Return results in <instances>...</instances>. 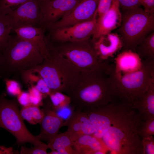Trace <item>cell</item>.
Masks as SVG:
<instances>
[{"label": "cell", "instance_id": "1", "mask_svg": "<svg viewBox=\"0 0 154 154\" xmlns=\"http://www.w3.org/2000/svg\"><path fill=\"white\" fill-rule=\"evenodd\" d=\"M108 151L118 154H142L140 131L144 120L136 110L117 100L83 110Z\"/></svg>", "mask_w": 154, "mask_h": 154}, {"label": "cell", "instance_id": "2", "mask_svg": "<svg viewBox=\"0 0 154 154\" xmlns=\"http://www.w3.org/2000/svg\"><path fill=\"white\" fill-rule=\"evenodd\" d=\"M110 72L102 70L80 71L66 93L71 104L82 110L106 105L114 100Z\"/></svg>", "mask_w": 154, "mask_h": 154}, {"label": "cell", "instance_id": "3", "mask_svg": "<svg viewBox=\"0 0 154 154\" xmlns=\"http://www.w3.org/2000/svg\"><path fill=\"white\" fill-rule=\"evenodd\" d=\"M139 70L131 73H115L114 68L110 74L114 100L131 107L147 91L154 81V61H142Z\"/></svg>", "mask_w": 154, "mask_h": 154}, {"label": "cell", "instance_id": "4", "mask_svg": "<svg viewBox=\"0 0 154 154\" xmlns=\"http://www.w3.org/2000/svg\"><path fill=\"white\" fill-rule=\"evenodd\" d=\"M46 46L50 57L30 69L43 79L51 92L66 93L80 71L64 56Z\"/></svg>", "mask_w": 154, "mask_h": 154}, {"label": "cell", "instance_id": "5", "mask_svg": "<svg viewBox=\"0 0 154 154\" xmlns=\"http://www.w3.org/2000/svg\"><path fill=\"white\" fill-rule=\"evenodd\" d=\"M44 58L31 43L17 35H10L3 53V75L31 69L41 63Z\"/></svg>", "mask_w": 154, "mask_h": 154}, {"label": "cell", "instance_id": "6", "mask_svg": "<svg viewBox=\"0 0 154 154\" xmlns=\"http://www.w3.org/2000/svg\"><path fill=\"white\" fill-rule=\"evenodd\" d=\"M117 32L123 42L122 50L134 51L148 34L154 31V14L146 13L140 7L122 10Z\"/></svg>", "mask_w": 154, "mask_h": 154}, {"label": "cell", "instance_id": "7", "mask_svg": "<svg viewBox=\"0 0 154 154\" xmlns=\"http://www.w3.org/2000/svg\"><path fill=\"white\" fill-rule=\"evenodd\" d=\"M47 45L67 59L80 71L108 70L112 66L98 58L92 40L78 42H51L46 40Z\"/></svg>", "mask_w": 154, "mask_h": 154}, {"label": "cell", "instance_id": "8", "mask_svg": "<svg viewBox=\"0 0 154 154\" xmlns=\"http://www.w3.org/2000/svg\"><path fill=\"white\" fill-rule=\"evenodd\" d=\"M6 96L4 92L0 96V127L13 135L19 145L29 142L36 146L43 143L27 128L20 115L16 100H9Z\"/></svg>", "mask_w": 154, "mask_h": 154}, {"label": "cell", "instance_id": "9", "mask_svg": "<svg viewBox=\"0 0 154 154\" xmlns=\"http://www.w3.org/2000/svg\"><path fill=\"white\" fill-rule=\"evenodd\" d=\"M97 17V13L88 21L50 31L45 38L53 43L78 42L89 39L95 32Z\"/></svg>", "mask_w": 154, "mask_h": 154}, {"label": "cell", "instance_id": "10", "mask_svg": "<svg viewBox=\"0 0 154 154\" xmlns=\"http://www.w3.org/2000/svg\"><path fill=\"white\" fill-rule=\"evenodd\" d=\"M6 15L12 31L27 27H39L40 8L39 0H28Z\"/></svg>", "mask_w": 154, "mask_h": 154}, {"label": "cell", "instance_id": "11", "mask_svg": "<svg viewBox=\"0 0 154 154\" xmlns=\"http://www.w3.org/2000/svg\"><path fill=\"white\" fill-rule=\"evenodd\" d=\"M99 0H82L69 13L45 29L49 31L63 27L72 25L92 19L97 13Z\"/></svg>", "mask_w": 154, "mask_h": 154}, {"label": "cell", "instance_id": "12", "mask_svg": "<svg viewBox=\"0 0 154 154\" xmlns=\"http://www.w3.org/2000/svg\"><path fill=\"white\" fill-rule=\"evenodd\" d=\"M80 1L76 0H39L40 8L39 27L45 30L47 26L58 21L69 13Z\"/></svg>", "mask_w": 154, "mask_h": 154}, {"label": "cell", "instance_id": "13", "mask_svg": "<svg viewBox=\"0 0 154 154\" xmlns=\"http://www.w3.org/2000/svg\"><path fill=\"white\" fill-rule=\"evenodd\" d=\"M118 0H113L109 10L97 18L96 29L92 39H97L119 27L122 18Z\"/></svg>", "mask_w": 154, "mask_h": 154}, {"label": "cell", "instance_id": "14", "mask_svg": "<svg viewBox=\"0 0 154 154\" xmlns=\"http://www.w3.org/2000/svg\"><path fill=\"white\" fill-rule=\"evenodd\" d=\"M92 40L97 56L102 62L113 57L123 46L121 39L117 33L110 32Z\"/></svg>", "mask_w": 154, "mask_h": 154}, {"label": "cell", "instance_id": "15", "mask_svg": "<svg viewBox=\"0 0 154 154\" xmlns=\"http://www.w3.org/2000/svg\"><path fill=\"white\" fill-rule=\"evenodd\" d=\"M63 125L68 127L67 131L73 141L82 135H94L95 132L87 115L78 109H76L69 118L64 122Z\"/></svg>", "mask_w": 154, "mask_h": 154}, {"label": "cell", "instance_id": "16", "mask_svg": "<svg viewBox=\"0 0 154 154\" xmlns=\"http://www.w3.org/2000/svg\"><path fill=\"white\" fill-rule=\"evenodd\" d=\"M43 109L44 116L40 123V132L37 135L39 140L49 141L58 133L60 129L64 126V121L56 114L48 102Z\"/></svg>", "mask_w": 154, "mask_h": 154}, {"label": "cell", "instance_id": "17", "mask_svg": "<svg viewBox=\"0 0 154 154\" xmlns=\"http://www.w3.org/2000/svg\"><path fill=\"white\" fill-rule=\"evenodd\" d=\"M114 72L123 74L134 72L140 70L143 61L138 54L131 50H122L114 59Z\"/></svg>", "mask_w": 154, "mask_h": 154}, {"label": "cell", "instance_id": "18", "mask_svg": "<svg viewBox=\"0 0 154 154\" xmlns=\"http://www.w3.org/2000/svg\"><path fill=\"white\" fill-rule=\"evenodd\" d=\"M13 31L19 37L32 44L41 53L44 59L50 57L45 41V30L43 28L40 27H27Z\"/></svg>", "mask_w": 154, "mask_h": 154}, {"label": "cell", "instance_id": "19", "mask_svg": "<svg viewBox=\"0 0 154 154\" xmlns=\"http://www.w3.org/2000/svg\"><path fill=\"white\" fill-rule=\"evenodd\" d=\"M73 146L78 154H104L108 151L101 140L93 135L80 136L74 141Z\"/></svg>", "mask_w": 154, "mask_h": 154}, {"label": "cell", "instance_id": "20", "mask_svg": "<svg viewBox=\"0 0 154 154\" xmlns=\"http://www.w3.org/2000/svg\"><path fill=\"white\" fill-rule=\"evenodd\" d=\"M137 110L143 119L154 118V81L147 91L131 107Z\"/></svg>", "mask_w": 154, "mask_h": 154}, {"label": "cell", "instance_id": "21", "mask_svg": "<svg viewBox=\"0 0 154 154\" xmlns=\"http://www.w3.org/2000/svg\"><path fill=\"white\" fill-rule=\"evenodd\" d=\"M74 141L67 131L58 133L49 141L47 144L48 149L55 151L58 154H78L73 149Z\"/></svg>", "mask_w": 154, "mask_h": 154}, {"label": "cell", "instance_id": "22", "mask_svg": "<svg viewBox=\"0 0 154 154\" xmlns=\"http://www.w3.org/2000/svg\"><path fill=\"white\" fill-rule=\"evenodd\" d=\"M21 77L24 82L35 86L43 95L44 98L48 96L51 91L43 79L30 69L22 71Z\"/></svg>", "mask_w": 154, "mask_h": 154}, {"label": "cell", "instance_id": "23", "mask_svg": "<svg viewBox=\"0 0 154 154\" xmlns=\"http://www.w3.org/2000/svg\"><path fill=\"white\" fill-rule=\"evenodd\" d=\"M135 51L142 61H154V31L143 39L136 46Z\"/></svg>", "mask_w": 154, "mask_h": 154}, {"label": "cell", "instance_id": "24", "mask_svg": "<svg viewBox=\"0 0 154 154\" xmlns=\"http://www.w3.org/2000/svg\"><path fill=\"white\" fill-rule=\"evenodd\" d=\"M20 114L23 119L33 125L40 124L44 115L43 110L40 109L39 106L31 105L23 107Z\"/></svg>", "mask_w": 154, "mask_h": 154}, {"label": "cell", "instance_id": "25", "mask_svg": "<svg viewBox=\"0 0 154 154\" xmlns=\"http://www.w3.org/2000/svg\"><path fill=\"white\" fill-rule=\"evenodd\" d=\"M11 31L6 15L0 13V50L3 52L7 44Z\"/></svg>", "mask_w": 154, "mask_h": 154}, {"label": "cell", "instance_id": "26", "mask_svg": "<svg viewBox=\"0 0 154 154\" xmlns=\"http://www.w3.org/2000/svg\"><path fill=\"white\" fill-rule=\"evenodd\" d=\"M48 97L50 100L49 102L54 109L67 106L71 104L70 97L68 95L60 92H52Z\"/></svg>", "mask_w": 154, "mask_h": 154}, {"label": "cell", "instance_id": "27", "mask_svg": "<svg viewBox=\"0 0 154 154\" xmlns=\"http://www.w3.org/2000/svg\"><path fill=\"white\" fill-rule=\"evenodd\" d=\"M28 0H0V13L7 14Z\"/></svg>", "mask_w": 154, "mask_h": 154}, {"label": "cell", "instance_id": "28", "mask_svg": "<svg viewBox=\"0 0 154 154\" xmlns=\"http://www.w3.org/2000/svg\"><path fill=\"white\" fill-rule=\"evenodd\" d=\"M28 88L31 104L40 106L43 105L42 94L34 86H30Z\"/></svg>", "mask_w": 154, "mask_h": 154}, {"label": "cell", "instance_id": "29", "mask_svg": "<svg viewBox=\"0 0 154 154\" xmlns=\"http://www.w3.org/2000/svg\"><path fill=\"white\" fill-rule=\"evenodd\" d=\"M142 138L154 135V118L147 119L143 121L140 131Z\"/></svg>", "mask_w": 154, "mask_h": 154}, {"label": "cell", "instance_id": "30", "mask_svg": "<svg viewBox=\"0 0 154 154\" xmlns=\"http://www.w3.org/2000/svg\"><path fill=\"white\" fill-rule=\"evenodd\" d=\"M4 82L7 92L13 96H17L22 91L19 83L15 80L5 78Z\"/></svg>", "mask_w": 154, "mask_h": 154}, {"label": "cell", "instance_id": "31", "mask_svg": "<svg viewBox=\"0 0 154 154\" xmlns=\"http://www.w3.org/2000/svg\"><path fill=\"white\" fill-rule=\"evenodd\" d=\"M48 149L47 145L44 143L31 148L21 146L19 153L21 154H48Z\"/></svg>", "mask_w": 154, "mask_h": 154}, {"label": "cell", "instance_id": "32", "mask_svg": "<svg viewBox=\"0 0 154 154\" xmlns=\"http://www.w3.org/2000/svg\"><path fill=\"white\" fill-rule=\"evenodd\" d=\"M142 154H154V138L153 135L142 139Z\"/></svg>", "mask_w": 154, "mask_h": 154}, {"label": "cell", "instance_id": "33", "mask_svg": "<svg viewBox=\"0 0 154 154\" xmlns=\"http://www.w3.org/2000/svg\"><path fill=\"white\" fill-rule=\"evenodd\" d=\"M70 104L57 109H54L57 115L64 121L69 118L74 111L75 108Z\"/></svg>", "mask_w": 154, "mask_h": 154}, {"label": "cell", "instance_id": "34", "mask_svg": "<svg viewBox=\"0 0 154 154\" xmlns=\"http://www.w3.org/2000/svg\"><path fill=\"white\" fill-rule=\"evenodd\" d=\"M120 8L122 10L140 7L141 0H118Z\"/></svg>", "mask_w": 154, "mask_h": 154}, {"label": "cell", "instance_id": "35", "mask_svg": "<svg viewBox=\"0 0 154 154\" xmlns=\"http://www.w3.org/2000/svg\"><path fill=\"white\" fill-rule=\"evenodd\" d=\"M113 0H99L98 5L97 16L100 17L106 12L109 9Z\"/></svg>", "mask_w": 154, "mask_h": 154}, {"label": "cell", "instance_id": "36", "mask_svg": "<svg viewBox=\"0 0 154 154\" xmlns=\"http://www.w3.org/2000/svg\"><path fill=\"white\" fill-rule=\"evenodd\" d=\"M17 96L18 102L23 107L31 105L28 92L22 91Z\"/></svg>", "mask_w": 154, "mask_h": 154}, {"label": "cell", "instance_id": "37", "mask_svg": "<svg viewBox=\"0 0 154 154\" xmlns=\"http://www.w3.org/2000/svg\"><path fill=\"white\" fill-rule=\"evenodd\" d=\"M141 5L146 12L150 14H154V0H141Z\"/></svg>", "mask_w": 154, "mask_h": 154}, {"label": "cell", "instance_id": "38", "mask_svg": "<svg viewBox=\"0 0 154 154\" xmlns=\"http://www.w3.org/2000/svg\"><path fill=\"white\" fill-rule=\"evenodd\" d=\"M19 152L13 149V147H7L4 146L0 145V154H18Z\"/></svg>", "mask_w": 154, "mask_h": 154}, {"label": "cell", "instance_id": "39", "mask_svg": "<svg viewBox=\"0 0 154 154\" xmlns=\"http://www.w3.org/2000/svg\"><path fill=\"white\" fill-rule=\"evenodd\" d=\"M3 52L0 50V77L3 76L2 73V62Z\"/></svg>", "mask_w": 154, "mask_h": 154}, {"label": "cell", "instance_id": "40", "mask_svg": "<svg viewBox=\"0 0 154 154\" xmlns=\"http://www.w3.org/2000/svg\"><path fill=\"white\" fill-rule=\"evenodd\" d=\"M42 1H50L51 0H40Z\"/></svg>", "mask_w": 154, "mask_h": 154}, {"label": "cell", "instance_id": "41", "mask_svg": "<svg viewBox=\"0 0 154 154\" xmlns=\"http://www.w3.org/2000/svg\"><path fill=\"white\" fill-rule=\"evenodd\" d=\"M77 0V1H81L82 0Z\"/></svg>", "mask_w": 154, "mask_h": 154}]
</instances>
